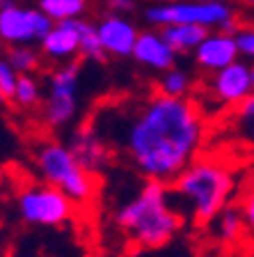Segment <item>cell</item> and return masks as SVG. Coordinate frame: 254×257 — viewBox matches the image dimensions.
<instances>
[{"label":"cell","mask_w":254,"mask_h":257,"mask_svg":"<svg viewBox=\"0 0 254 257\" xmlns=\"http://www.w3.org/2000/svg\"><path fill=\"white\" fill-rule=\"evenodd\" d=\"M243 3H245L247 7H254V0H243Z\"/></svg>","instance_id":"obj_27"},{"label":"cell","mask_w":254,"mask_h":257,"mask_svg":"<svg viewBox=\"0 0 254 257\" xmlns=\"http://www.w3.org/2000/svg\"><path fill=\"white\" fill-rule=\"evenodd\" d=\"M233 117H236V126H238L240 138H245L254 147V92L243 103H238L233 108Z\"/></svg>","instance_id":"obj_22"},{"label":"cell","mask_w":254,"mask_h":257,"mask_svg":"<svg viewBox=\"0 0 254 257\" xmlns=\"http://www.w3.org/2000/svg\"><path fill=\"white\" fill-rule=\"evenodd\" d=\"M90 122L144 179L169 184L199 156L206 140V122L190 96L149 94L110 101Z\"/></svg>","instance_id":"obj_1"},{"label":"cell","mask_w":254,"mask_h":257,"mask_svg":"<svg viewBox=\"0 0 254 257\" xmlns=\"http://www.w3.org/2000/svg\"><path fill=\"white\" fill-rule=\"evenodd\" d=\"M99 42L106 51V55L112 58H131L135 39H138V26L128 19V14H115L108 12L94 23Z\"/></svg>","instance_id":"obj_11"},{"label":"cell","mask_w":254,"mask_h":257,"mask_svg":"<svg viewBox=\"0 0 254 257\" xmlns=\"http://www.w3.org/2000/svg\"><path fill=\"white\" fill-rule=\"evenodd\" d=\"M252 92V67L245 60H233L231 64L213 71L206 80V96L227 108H236Z\"/></svg>","instance_id":"obj_9"},{"label":"cell","mask_w":254,"mask_h":257,"mask_svg":"<svg viewBox=\"0 0 254 257\" xmlns=\"http://www.w3.org/2000/svg\"><path fill=\"white\" fill-rule=\"evenodd\" d=\"M249 67H252V87H254V62L249 64Z\"/></svg>","instance_id":"obj_28"},{"label":"cell","mask_w":254,"mask_h":257,"mask_svg":"<svg viewBox=\"0 0 254 257\" xmlns=\"http://www.w3.org/2000/svg\"><path fill=\"white\" fill-rule=\"evenodd\" d=\"M167 188L181 218L192 225H206L229 204L236 184L222 161L197 156L167 184Z\"/></svg>","instance_id":"obj_3"},{"label":"cell","mask_w":254,"mask_h":257,"mask_svg":"<svg viewBox=\"0 0 254 257\" xmlns=\"http://www.w3.org/2000/svg\"><path fill=\"white\" fill-rule=\"evenodd\" d=\"M69 150L74 152V156L78 159V163L92 175H101L106 172L112 161V147L108 145V140L99 134V128L87 119L80 126H76L69 136Z\"/></svg>","instance_id":"obj_10"},{"label":"cell","mask_w":254,"mask_h":257,"mask_svg":"<svg viewBox=\"0 0 254 257\" xmlns=\"http://www.w3.org/2000/svg\"><path fill=\"white\" fill-rule=\"evenodd\" d=\"M156 90L160 94L167 96H190L192 92V78L188 76V71L179 69V67H169V69L160 71V78L156 83Z\"/></svg>","instance_id":"obj_19"},{"label":"cell","mask_w":254,"mask_h":257,"mask_svg":"<svg viewBox=\"0 0 254 257\" xmlns=\"http://www.w3.org/2000/svg\"><path fill=\"white\" fill-rule=\"evenodd\" d=\"M0 3H19V0H0Z\"/></svg>","instance_id":"obj_29"},{"label":"cell","mask_w":254,"mask_h":257,"mask_svg":"<svg viewBox=\"0 0 254 257\" xmlns=\"http://www.w3.org/2000/svg\"><path fill=\"white\" fill-rule=\"evenodd\" d=\"M16 83H19V71L3 58L0 60V96H3L5 101H12L14 90H16Z\"/></svg>","instance_id":"obj_24"},{"label":"cell","mask_w":254,"mask_h":257,"mask_svg":"<svg viewBox=\"0 0 254 257\" xmlns=\"http://www.w3.org/2000/svg\"><path fill=\"white\" fill-rule=\"evenodd\" d=\"M211 223H213V234L222 241V243H236V241L243 239L245 230H247L243 211L236 207H229V204L211 220Z\"/></svg>","instance_id":"obj_16"},{"label":"cell","mask_w":254,"mask_h":257,"mask_svg":"<svg viewBox=\"0 0 254 257\" xmlns=\"http://www.w3.org/2000/svg\"><path fill=\"white\" fill-rule=\"evenodd\" d=\"M51 26H53V21L39 7L0 3V42L5 46L39 42Z\"/></svg>","instance_id":"obj_8"},{"label":"cell","mask_w":254,"mask_h":257,"mask_svg":"<svg viewBox=\"0 0 254 257\" xmlns=\"http://www.w3.org/2000/svg\"><path fill=\"white\" fill-rule=\"evenodd\" d=\"M85 19V16H83ZM83 19H69V21H55L48 32L39 39V51L53 62H69L80 55V30Z\"/></svg>","instance_id":"obj_13"},{"label":"cell","mask_w":254,"mask_h":257,"mask_svg":"<svg viewBox=\"0 0 254 257\" xmlns=\"http://www.w3.org/2000/svg\"><path fill=\"white\" fill-rule=\"evenodd\" d=\"M233 39L238 46V58L245 62H254V23H236Z\"/></svg>","instance_id":"obj_23"},{"label":"cell","mask_w":254,"mask_h":257,"mask_svg":"<svg viewBox=\"0 0 254 257\" xmlns=\"http://www.w3.org/2000/svg\"><path fill=\"white\" fill-rule=\"evenodd\" d=\"M115 227L138 248H163L179 234L183 218L169 198L167 184L147 179L112 216Z\"/></svg>","instance_id":"obj_2"},{"label":"cell","mask_w":254,"mask_h":257,"mask_svg":"<svg viewBox=\"0 0 254 257\" xmlns=\"http://www.w3.org/2000/svg\"><path fill=\"white\" fill-rule=\"evenodd\" d=\"M80 64L76 60L62 62L51 71L46 83V96L42 99V119L48 128H60L74 124L80 108Z\"/></svg>","instance_id":"obj_6"},{"label":"cell","mask_w":254,"mask_h":257,"mask_svg":"<svg viewBox=\"0 0 254 257\" xmlns=\"http://www.w3.org/2000/svg\"><path fill=\"white\" fill-rule=\"evenodd\" d=\"M163 32L165 42L179 53H192L197 48V44L206 37V28L195 26V23H169V26L158 28Z\"/></svg>","instance_id":"obj_15"},{"label":"cell","mask_w":254,"mask_h":257,"mask_svg":"<svg viewBox=\"0 0 254 257\" xmlns=\"http://www.w3.org/2000/svg\"><path fill=\"white\" fill-rule=\"evenodd\" d=\"M5 60L19 74H35L42 64V51H37L32 44H12L7 46Z\"/></svg>","instance_id":"obj_18"},{"label":"cell","mask_w":254,"mask_h":257,"mask_svg":"<svg viewBox=\"0 0 254 257\" xmlns=\"http://www.w3.org/2000/svg\"><path fill=\"white\" fill-rule=\"evenodd\" d=\"M42 87H39L37 78L32 74H19V83H16V90L12 101L16 103L23 110H30V108H37L42 103Z\"/></svg>","instance_id":"obj_20"},{"label":"cell","mask_w":254,"mask_h":257,"mask_svg":"<svg viewBox=\"0 0 254 257\" xmlns=\"http://www.w3.org/2000/svg\"><path fill=\"white\" fill-rule=\"evenodd\" d=\"M240 211H243V218L247 230L254 234V184L247 188V193L243 195V202H240Z\"/></svg>","instance_id":"obj_25"},{"label":"cell","mask_w":254,"mask_h":257,"mask_svg":"<svg viewBox=\"0 0 254 257\" xmlns=\"http://www.w3.org/2000/svg\"><path fill=\"white\" fill-rule=\"evenodd\" d=\"M106 7L115 14H131L138 7V0H106Z\"/></svg>","instance_id":"obj_26"},{"label":"cell","mask_w":254,"mask_h":257,"mask_svg":"<svg viewBox=\"0 0 254 257\" xmlns=\"http://www.w3.org/2000/svg\"><path fill=\"white\" fill-rule=\"evenodd\" d=\"M0 60H3V58H0Z\"/></svg>","instance_id":"obj_32"},{"label":"cell","mask_w":254,"mask_h":257,"mask_svg":"<svg viewBox=\"0 0 254 257\" xmlns=\"http://www.w3.org/2000/svg\"><path fill=\"white\" fill-rule=\"evenodd\" d=\"M16 209L28 225H37V227H60L76 216V204L58 186L44 179L28 184L19 193Z\"/></svg>","instance_id":"obj_7"},{"label":"cell","mask_w":254,"mask_h":257,"mask_svg":"<svg viewBox=\"0 0 254 257\" xmlns=\"http://www.w3.org/2000/svg\"><path fill=\"white\" fill-rule=\"evenodd\" d=\"M3 101H5V99H3V96H0V103H3Z\"/></svg>","instance_id":"obj_31"},{"label":"cell","mask_w":254,"mask_h":257,"mask_svg":"<svg viewBox=\"0 0 254 257\" xmlns=\"http://www.w3.org/2000/svg\"><path fill=\"white\" fill-rule=\"evenodd\" d=\"M144 19L151 28H163L169 23H195L206 30H233L238 23V14L231 3L213 0H160L144 10Z\"/></svg>","instance_id":"obj_5"},{"label":"cell","mask_w":254,"mask_h":257,"mask_svg":"<svg viewBox=\"0 0 254 257\" xmlns=\"http://www.w3.org/2000/svg\"><path fill=\"white\" fill-rule=\"evenodd\" d=\"M192 60L206 74H213V71L231 64L233 60H238V46L233 39V30H224V28L208 30L206 37L192 51Z\"/></svg>","instance_id":"obj_12"},{"label":"cell","mask_w":254,"mask_h":257,"mask_svg":"<svg viewBox=\"0 0 254 257\" xmlns=\"http://www.w3.org/2000/svg\"><path fill=\"white\" fill-rule=\"evenodd\" d=\"M37 7L51 21H69V19H83L87 14L90 3L87 0H37Z\"/></svg>","instance_id":"obj_17"},{"label":"cell","mask_w":254,"mask_h":257,"mask_svg":"<svg viewBox=\"0 0 254 257\" xmlns=\"http://www.w3.org/2000/svg\"><path fill=\"white\" fill-rule=\"evenodd\" d=\"M213 3H231V0H213Z\"/></svg>","instance_id":"obj_30"},{"label":"cell","mask_w":254,"mask_h":257,"mask_svg":"<svg viewBox=\"0 0 254 257\" xmlns=\"http://www.w3.org/2000/svg\"><path fill=\"white\" fill-rule=\"evenodd\" d=\"M32 161H35V170L44 182L58 186L74 204L87 207L94 200L96 188H99L96 175L80 166L67 143L44 140L35 147Z\"/></svg>","instance_id":"obj_4"},{"label":"cell","mask_w":254,"mask_h":257,"mask_svg":"<svg viewBox=\"0 0 254 257\" xmlns=\"http://www.w3.org/2000/svg\"><path fill=\"white\" fill-rule=\"evenodd\" d=\"M80 55H83L85 60H94V62H103V60L108 58L99 42L96 26L90 23L87 19H83V30H80Z\"/></svg>","instance_id":"obj_21"},{"label":"cell","mask_w":254,"mask_h":257,"mask_svg":"<svg viewBox=\"0 0 254 257\" xmlns=\"http://www.w3.org/2000/svg\"><path fill=\"white\" fill-rule=\"evenodd\" d=\"M131 58L135 60L140 67H144V69L160 74V71H165L176 64V51L165 42L163 32L151 28V30L138 32V39H135Z\"/></svg>","instance_id":"obj_14"}]
</instances>
